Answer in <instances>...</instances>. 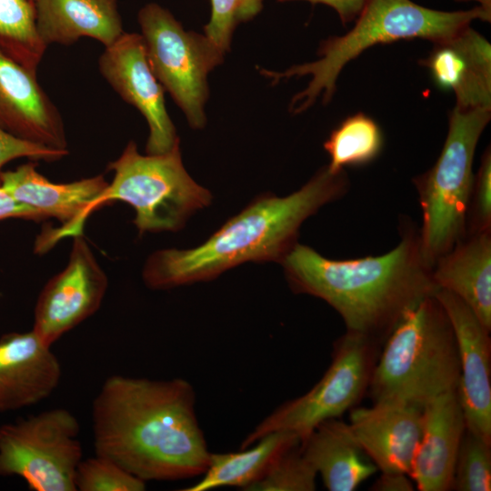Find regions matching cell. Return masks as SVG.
<instances>
[{
	"mask_svg": "<svg viewBox=\"0 0 491 491\" xmlns=\"http://www.w3.org/2000/svg\"><path fill=\"white\" fill-rule=\"evenodd\" d=\"M95 454L145 481L202 476L210 451L195 412V393L183 378L112 376L92 406Z\"/></svg>",
	"mask_w": 491,
	"mask_h": 491,
	"instance_id": "obj_1",
	"label": "cell"
},
{
	"mask_svg": "<svg viewBox=\"0 0 491 491\" xmlns=\"http://www.w3.org/2000/svg\"><path fill=\"white\" fill-rule=\"evenodd\" d=\"M281 263L293 291L323 299L347 332L369 338L389 334L406 310L437 289L419 230L409 223L397 246L381 256L329 259L296 243Z\"/></svg>",
	"mask_w": 491,
	"mask_h": 491,
	"instance_id": "obj_2",
	"label": "cell"
},
{
	"mask_svg": "<svg viewBox=\"0 0 491 491\" xmlns=\"http://www.w3.org/2000/svg\"><path fill=\"white\" fill-rule=\"evenodd\" d=\"M349 186L345 170L322 168L295 193L259 196L227 220L203 244L189 249H162L150 255L143 269L154 290L215 278L246 262L280 261L296 243L303 222Z\"/></svg>",
	"mask_w": 491,
	"mask_h": 491,
	"instance_id": "obj_3",
	"label": "cell"
},
{
	"mask_svg": "<svg viewBox=\"0 0 491 491\" xmlns=\"http://www.w3.org/2000/svg\"><path fill=\"white\" fill-rule=\"evenodd\" d=\"M490 18L491 13L481 6L445 12L424 7L411 0H366L348 33L320 43L318 60L294 65L284 72L266 69L260 72L272 79V84L294 76H311L307 86L290 103V111L298 114L310 107L319 95L325 104L328 103L345 65L376 45L416 38L434 44L453 37L475 19L489 22Z\"/></svg>",
	"mask_w": 491,
	"mask_h": 491,
	"instance_id": "obj_4",
	"label": "cell"
},
{
	"mask_svg": "<svg viewBox=\"0 0 491 491\" xmlns=\"http://www.w3.org/2000/svg\"><path fill=\"white\" fill-rule=\"evenodd\" d=\"M369 388L374 403L401 402L423 407L456 390L459 353L450 320L433 295L406 310L388 334Z\"/></svg>",
	"mask_w": 491,
	"mask_h": 491,
	"instance_id": "obj_5",
	"label": "cell"
},
{
	"mask_svg": "<svg viewBox=\"0 0 491 491\" xmlns=\"http://www.w3.org/2000/svg\"><path fill=\"white\" fill-rule=\"evenodd\" d=\"M490 118V109L455 106L449 115L447 135L436 162L414 179L422 210L421 248L432 268L438 258L466 235L467 211L475 179L474 155Z\"/></svg>",
	"mask_w": 491,
	"mask_h": 491,
	"instance_id": "obj_6",
	"label": "cell"
},
{
	"mask_svg": "<svg viewBox=\"0 0 491 491\" xmlns=\"http://www.w3.org/2000/svg\"><path fill=\"white\" fill-rule=\"evenodd\" d=\"M108 169L114 172L113 180L88 206L85 220L110 202L121 201L134 208L133 223L140 235L175 232L212 199L211 193L186 172L179 142L168 152L144 155L130 141Z\"/></svg>",
	"mask_w": 491,
	"mask_h": 491,
	"instance_id": "obj_7",
	"label": "cell"
},
{
	"mask_svg": "<svg viewBox=\"0 0 491 491\" xmlns=\"http://www.w3.org/2000/svg\"><path fill=\"white\" fill-rule=\"evenodd\" d=\"M137 20L146 57L155 77L185 114L190 126L203 128L208 98L207 75L225 52L205 35L185 31L165 8L149 3Z\"/></svg>",
	"mask_w": 491,
	"mask_h": 491,
	"instance_id": "obj_8",
	"label": "cell"
},
{
	"mask_svg": "<svg viewBox=\"0 0 491 491\" xmlns=\"http://www.w3.org/2000/svg\"><path fill=\"white\" fill-rule=\"evenodd\" d=\"M79 423L55 408L0 426V475L18 476L35 491H75L82 458Z\"/></svg>",
	"mask_w": 491,
	"mask_h": 491,
	"instance_id": "obj_9",
	"label": "cell"
},
{
	"mask_svg": "<svg viewBox=\"0 0 491 491\" xmlns=\"http://www.w3.org/2000/svg\"><path fill=\"white\" fill-rule=\"evenodd\" d=\"M372 356V338L347 332L336 343L332 363L314 387L266 416L245 437L241 448L274 432H291L303 441L322 422L340 416L368 386Z\"/></svg>",
	"mask_w": 491,
	"mask_h": 491,
	"instance_id": "obj_10",
	"label": "cell"
},
{
	"mask_svg": "<svg viewBox=\"0 0 491 491\" xmlns=\"http://www.w3.org/2000/svg\"><path fill=\"white\" fill-rule=\"evenodd\" d=\"M73 237L67 265L44 286L34 310L32 330L49 346L93 316L107 290V276L83 234Z\"/></svg>",
	"mask_w": 491,
	"mask_h": 491,
	"instance_id": "obj_11",
	"label": "cell"
},
{
	"mask_svg": "<svg viewBox=\"0 0 491 491\" xmlns=\"http://www.w3.org/2000/svg\"><path fill=\"white\" fill-rule=\"evenodd\" d=\"M98 69L121 98L145 118L149 128L146 154L171 150L179 138L165 107V90L148 63L142 35L125 32L105 48Z\"/></svg>",
	"mask_w": 491,
	"mask_h": 491,
	"instance_id": "obj_12",
	"label": "cell"
},
{
	"mask_svg": "<svg viewBox=\"0 0 491 491\" xmlns=\"http://www.w3.org/2000/svg\"><path fill=\"white\" fill-rule=\"evenodd\" d=\"M0 185L17 202L37 211L44 219H57L59 227L45 230L35 244V252L44 254L68 236L82 235L88 206L105 190L103 175L69 183H53L26 163L4 171Z\"/></svg>",
	"mask_w": 491,
	"mask_h": 491,
	"instance_id": "obj_13",
	"label": "cell"
},
{
	"mask_svg": "<svg viewBox=\"0 0 491 491\" xmlns=\"http://www.w3.org/2000/svg\"><path fill=\"white\" fill-rule=\"evenodd\" d=\"M445 309L457 343L460 376L456 388L466 430L491 444V343L489 330L453 293H434Z\"/></svg>",
	"mask_w": 491,
	"mask_h": 491,
	"instance_id": "obj_14",
	"label": "cell"
},
{
	"mask_svg": "<svg viewBox=\"0 0 491 491\" xmlns=\"http://www.w3.org/2000/svg\"><path fill=\"white\" fill-rule=\"evenodd\" d=\"M0 127L20 138L68 150L60 112L34 73L0 53Z\"/></svg>",
	"mask_w": 491,
	"mask_h": 491,
	"instance_id": "obj_15",
	"label": "cell"
},
{
	"mask_svg": "<svg viewBox=\"0 0 491 491\" xmlns=\"http://www.w3.org/2000/svg\"><path fill=\"white\" fill-rule=\"evenodd\" d=\"M349 421L359 446L378 469L409 476L422 434L423 407L378 402L353 409Z\"/></svg>",
	"mask_w": 491,
	"mask_h": 491,
	"instance_id": "obj_16",
	"label": "cell"
},
{
	"mask_svg": "<svg viewBox=\"0 0 491 491\" xmlns=\"http://www.w3.org/2000/svg\"><path fill=\"white\" fill-rule=\"evenodd\" d=\"M419 63L436 86L455 94L456 106L491 110V45L470 25L434 43L428 56Z\"/></svg>",
	"mask_w": 491,
	"mask_h": 491,
	"instance_id": "obj_17",
	"label": "cell"
},
{
	"mask_svg": "<svg viewBox=\"0 0 491 491\" xmlns=\"http://www.w3.org/2000/svg\"><path fill=\"white\" fill-rule=\"evenodd\" d=\"M33 331L0 337V412L35 405L48 397L61 378V366Z\"/></svg>",
	"mask_w": 491,
	"mask_h": 491,
	"instance_id": "obj_18",
	"label": "cell"
},
{
	"mask_svg": "<svg viewBox=\"0 0 491 491\" xmlns=\"http://www.w3.org/2000/svg\"><path fill=\"white\" fill-rule=\"evenodd\" d=\"M466 430L456 390L442 394L423 406L422 434L409 474L420 491L452 489L456 456Z\"/></svg>",
	"mask_w": 491,
	"mask_h": 491,
	"instance_id": "obj_19",
	"label": "cell"
},
{
	"mask_svg": "<svg viewBox=\"0 0 491 491\" xmlns=\"http://www.w3.org/2000/svg\"><path fill=\"white\" fill-rule=\"evenodd\" d=\"M491 230L466 234L436 260L437 286L458 296L491 329Z\"/></svg>",
	"mask_w": 491,
	"mask_h": 491,
	"instance_id": "obj_20",
	"label": "cell"
},
{
	"mask_svg": "<svg viewBox=\"0 0 491 491\" xmlns=\"http://www.w3.org/2000/svg\"><path fill=\"white\" fill-rule=\"evenodd\" d=\"M36 26L46 46L81 37L112 45L125 32L117 0H35Z\"/></svg>",
	"mask_w": 491,
	"mask_h": 491,
	"instance_id": "obj_21",
	"label": "cell"
},
{
	"mask_svg": "<svg viewBox=\"0 0 491 491\" xmlns=\"http://www.w3.org/2000/svg\"><path fill=\"white\" fill-rule=\"evenodd\" d=\"M300 447L329 491H353L377 469L366 458L349 424L337 418L319 424Z\"/></svg>",
	"mask_w": 491,
	"mask_h": 491,
	"instance_id": "obj_22",
	"label": "cell"
},
{
	"mask_svg": "<svg viewBox=\"0 0 491 491\" xmlns=\"http://www.w3.org/2000/svg\"><path fill=\"white\" fill-rule=\"evenodd\" d=\"M300 442L294 433L274 432L241 448V451L210 453L207 467L200 480L183 490L208 491L235 486L247 491L264 476L277 456Z\"/></svg>",
	"mask_w": 491,
	"mask_h": 491,
	"instance_id": "obj_23",
	"label": "cell"
},
{
	"mask_svg": "<svg viewBox=\"0 0 491 491\" xmlns=\"http://www.w3.org/2000/svg\"><path fill=\"white\" fill-rule=\"evenodd\" d=\"M383 146L379 125L364 113L354 114L334 128L324 143L330 157L326 167L331 173H338L346 166L367 165L380 155Z\"/></svg>",
	"mask_w": 491,
	"mask_h": 491,
	"instance_id": "obj_24",
	"label": "cell"
},
{
	"mask_svg": "<svg viewBox=\"0 0 491 491\" xmlns=\"http://www.w3.org/2000/svg\"><path fill=\"white\" fill-rule=\"evenodd\" d=\"M47 46L36 26L34 0H0V53L36 73Z\"/></svg>",
	"mask_w": 491,
	"mask_h": 491,
	"instance_id": "obj_25",
	"label": "cell"
},
{
	"mask_svg": "<svg viewBox=\"0 0 491 491\" xmlns=\"http://www.w3.org/2000/svg\"><path fill=\"white\" fill-rule=\"evenodd\" d=\"M317 473L302 453L300 443L283 452L247 491H313Z\"/></svg>",
	"mask_w": 491,
	"mask_h": 491,
	"instance_id": "obj_26",
	"label": "cell"
},
{
	"mask_svg": "<svg viewBox=\"0 0 491 491\" xmlns=\"http://www.w3.org/2000/svg\"><path fill=\"white\" fill-rule=\"evenodd\" d=\"M491 444L466 430L455 465L452 488L457 491L491 490Z\"/></svg>",
	"mask_w": 491,
	"mask_h": 491,
	"instance_id": "obj_27",
	"label": "cell"
},
{
	"mask_svg": "<svg viewBox=\"0 0 491 491\" xmlns=\"http://www.w3.org/2000/svg\"><path fill=\"white\" fill-rule=\"evenodd\" d=\"M75 486L80 491H143L146 486L115 461L96 454L80 461Z\"/></svg>",
	"mask_w": 491,
	"mask_h": 491,
	"instance_id": "obj_28",
	"label": "cell"
},
{
	"mask_svg": "<svg viewBox=\"0 0 491 491\" xmlns=\"http://www.w3.org/2000/svg\"><path fill=\"white\" fill-rule=\"evenodd\" d=\"M211 5L205 35L225 53L236 25L253 19L262 10L263 0H211Z\"/></svg>",
	"mask_w": 491,
	"mask_h": 491,
	"instance_id": "obj_29",
	"label": "cell"
},
{
	"mask_svg": "<svg viewBox=\"0 0 491 491\" xmlns=\"http://www.w3.org/2000/svg\"><path fill=\"white\" fill-rule=\"evenodd\" d=\"M491 230V152L486 149L475 175L466 219V234Z\"/></svg>",
	"mask_w": 491,
	"mask_h": 491,
	"instance_id": "obj_30",
	"label": "cell"
},
{
	"mask_svg": "<svg viewBox=\"0 0 491 491\" xmlns=\"http://www.w3.org/2000/svg\"><path fill=\"white\" fill-rule=\"evenodd\" d=\"M69 154L68 150L51 148L18 136L0 127V178L3 167L9 162L18 158L57 161Z\"/></svg>",
	"mask_w": 491,
	"mask_h": 491,
	"instance_id": "obj_31",
	"label": "cell"
},
{
	"mask_svg": "<svg viewBox=\"0 0 491 491\" xmlns=\"http://www.w3.org/2000/svg\"><path fill=\"white\" fill-rule=\"evenodd\" d=\"M9 218L34 221L44 219L37 211L17 202L0 185V221Z\"/></svg>",
	"mask_w": 491,
	"mask_h": 491,
	"instance_id": "obj_32",
	"label": "cell"
},
{
	"mask_svg": "<svg viewBox=\"0 0 491 491\" xmlns=\"http://www.w3.org/2000/svg\"><path fill=\"white\" fill-rule=\"evenodd\" d=\"M278 2L300 1V0H277ZM311 4H324L335 9L343 25L356 19L360 14L366 0H303Z\"/></svg>",
	"mask_w": 491,
	"mask_h": 491,
	"instance_id": "obj_33",
	"label": "cell"
},
{
	"mask_svg": "<svg viewBox=\"0 0 491 491\" xmlns=\"http://www.w3.org/2000/svg\"><path fill=\"white\" fill-rule=\"evenodd\" d=\"M407 474L400 472H382L372 486L375 491H412L414 485Z\"/></svg>",
	"mask_w": 491,
	"mask_h": 491,
	"instance_id": "obj_34",
	"label": "cell"
},
{
	"mask_svg": "<svg viewBox=\"0 0 491 491\" xmlns=\"http://www.w3.org/2000/svg\"><path fill=\"white\" fill-rule=\"evenodd\" d=\"M457 1H476L480 4L485 11L491 13V0H457Z\"/></svg>",
	"mask_w": 491,
	"mask_h": 491,
	"instance_id": "obj_35",
	"label": "cell"
},
{
	"mask_svg": "<svg viewBox=\"0 0 491 491\" xmlns=\"http://www.w3.org/2000/svg\"><path fill=\"white\" fill-rule=\"evenodd\" d=\"M35 1V0H34Z\"/></svg>",
	"mask_w": 491,
	"mask_h": 491,
	"instance_id": "obj_36",
	"label": "cell"
}]
</instances>
